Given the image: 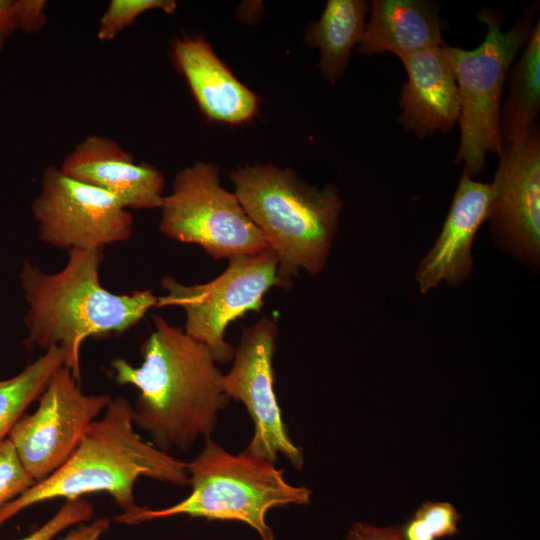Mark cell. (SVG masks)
<instances>
[{
  "label": "cell",
  "mask_w": 540,
  "mask_h": 540,
  "mask_svg": "<svg viewBox=\"0 0 540 540\" xmlns=\"http://www.w3.org/2000/svg\"><path fill=\"white\" fill-rule=\"evenodd\" d=\"M108 518H98L90 524L80 525L71 530L66 536L56 540H99V538L109 529ZM53 540V539H50Z\"/></svg>",
  "instance_id": "28"
},
{
  "label": "cell",
  "mask_w": 540,
  "mask_h": 540,
  "mask_svg": "<svg viewBox=\"0 0 540 540\" xmlns=\"http://www.w3.org/2000/svg\"><path fill=\"white\" fill-rule=\"evenodd\" d=\"M538 7V2L527 6L506 31L502 30L504 16L483 8L478 19L487 33L478 47L467 50L445 45L460 98L461 137L455 163L464 164L471 177L482 173L487 153L502 148L499 115L506 77L532 32Z\"/></svg>",
  "instance_id": "6"
},
{
  "label": "cell",
  "mask_w": 540,
  "mask_h": 540,
  "mask_svg": "<svg viewBox=\"0 0 540 540\" xmlns=\"http://www.w3.org/2000/svg\"><path fill=\"white\" fill-rule=\"evenodd\" d=\"M499 130L502 146L523 143L536 126L540 110V21L511 65L503 90Z\"/></svg>",
  "instance_id": "18"
},
{
  "label": "cell",
  "mask_w": 540,
  "mask_h": 540,
  "mask_svg": "<svg viewBox=\"0 0 540 540\" xmlns=\"http://www.w3.org/2000/svg\"><path fill=\"white\" fill-rule=\"evenodd\" d=\"M111 400L107 394H85L64 365L53 373L38 398L37 409L24 413L7 436L36 483L67 461Z\"/></svg>",
  "instance_id": "11"
},
{
  "label": "cell",
  "mask_w": 540,
  "mask_h": 540,
  "mask_svg": "<svg viewBox=\"0 0 540 540\" xmlns=\"http://www.w3.org/2000/svg\"><path fill=\"white\" fill-rule=\"evenodd\" d=\"M230 178L246 214L277 256L280 277L291 281L301 270L319 274L343 206L337 187L308 185L292 170L273 164L245 166Z\"/></svg>",
  "instance_id": "4"
},
{
  "label": "cell",
  "mask_w": 540,
  "mask_h": 540,
  "mask_svg": "<svg viewBox=\"0 0 540 540\" xmlns=\"http://www.w3.org/2000/svg\"><path fill=\"white\" fill-rule=\"evenodd\" d=\"M278 332L276 320L268 316L243 328L232 367L222 375L220 385L230 400L243 403L251 417L253 436L244 452L274 464L282 455L300 470L304 465L303 451L288 434L274 390L273 358Z\"/></svg>",
  "instance_id": "10"
},
{
  "label": "cell",
  "mask_w": 540,
  "mask_h": 540,
  "mask_svg": "<svg viewBox=\"0 0 540 540\" xmlns=\"http://www.w3.org/2000/svg\"><path fill=\"white\" fill-rule=\"evenodd\" d=\"M19 30L17 0H0V52L8 38Z\"/></svg>",
  "instance_id": "27"
},
{
  "label": "cell",
  "mask_w": 540,
  "mask_h": 540,
  "mask_svg": "<svg viewBox=\"0 0 540 540\" xmlns=\"http://www.w3.org/2000/svg\"><path fill=\"white\" fill-rule=\"evenodd\" d=\"M440 5L427 0H373L358 52L399 57L446 44Z\"/></svg>",
  "instance_id": "17"
},
{
  "label": "cell",
  "mask_w": 540,
  "mask_h": 540,
  "mask_svg": "<svg viewBox=\"0 0 540 540\" xmlns=\"http://www.w3.org/2000/svg\"><path fill=\"white\" fill-rule=\"evenodd\" d=\"M491 183L487 220L497 246L519 262L539 269L540 131L514 147L502 146Z\"/></svg>",
  "instance_id": "12"
},
{
  "label": "cell",
  "mask_w": 540,
  "mask_h": 540,
  "mask_svg": "<svg viewBox=\"0 0 540 540\" xmlns=\"http://www.w3.org/2000/svg\"><path fill=\"white\" fill-rule=\"evenodd\" d=\"M153 322L154 330L140 347L142 364L134 367L116 357L111 369L118 384L138 390L134 426L161 451L187 450L198 438L211 437L230 399L210 350L159 315Z\"/></svg>",
  "instance_id": "1"
},
{
  "label": "cell",
  "mask_w": 540,
  "mask_h": 540,
  "mask_svg": "<svg viewBox=\"0 0 540 540\" xmlns=\"http://www.w3.org/2000/svg\"><path fill=\"white\" fill-rule=\"evenodd\" d=\"M445 45L399 57L407 73L399 122L420 140L451 130L459 120V92Z\"/></svg>",
  "instance_id": "15"
},
{
  "label": "cell",
  "mask_w": 540,
  "mask_h": 540,
  "mask_svg": "<svg viewBox=\"0 0 540 540\" xmlns=\"http://www.w3.org/2000/svg\"><path fill=\"white\" fill-rule=\"evenodd\" d=\"M491 198V184L474 180L463 169L440 235L417 267L415 280L421 293L443 281L458 286L470 276L473 240L487 220Z\"/></svg>",
  "instance_id": "14"
},
{
  "label": "cell",
  "mask_w": 540,
  "mask_h": 540,
  "mask_svg": "<svg viewBox=\"0 0 540 540\" xmlns=\"http://www.w3.org/2000/svg\"><path fill=\"white\" fill-rule=\"evenodd\" d=\"M93 514L92 504L84 498L66 500V503L44 525L29 535L15 540H50L67 527L90 520Z\"/></svg>",
  "instance_id": "24"
},
{
  "label": "cell",
  "mask_w": 540,
  "mask_h": 540,
  "mask_svg": "<svg viewBox=\"0 0 540 540\" xmlns=\"http://www.w3.org/2000/svg\"><path fill=\"white\" fill-rule=\"evenodd\" d=\"M65 351L52 346L17 375L0 380V441L42 394L53 373L65 364Z\"/></svg>",
  "instance_id": "20"
},
{
  "label": "cell",
  "mask_w": 540,
  "mask_h": 540,
  "mask_svg": "<svg viewBox=\"0 0 540 540\" xmlns=\"http://www.w3.org/2000/svg\"><path fill=\"white\" fill-rule=\"evenodd\" d=\"M172 55L209 120L237 125L255 116L259 97L233 75L203 37L176 38Z\"/></svg>",
  "instance_id": "16"
},
{
  "label": "cell",
  "mask_w": 540,
  "mask_h": 540,
  "mask_svg": "<svg viewBox=\"0 0 540 540\" xmlns=\"http://www.w3.org/2000/svg\"><path fill=\"white\" fill-rule=\"evenodd\" d=\"M176 9L177 3L173 0H112L100 19L97 37L110 41L145 12L161 10L173 14Z\"/></svg>",
  "instance_id": "22"
},
{
  "label": "cell",
  "mask_w": 540,
  "mask_h": 540,
  "mask_svg": "<svg viewBox=\"0 0 540 540\" xmlns=\"http://www.w3.org/2000/svg\"><path fill=\"white\" fill-rule=\"evenodd\" d=\"M344 540H404V537L401 525L375 526L359 521L350 526Z\"/></svg>",
  "instance_id": "25"
},
{
  "label": "cell",
  "mask_w": 540,
  "mask_h": 540,
  "mask_svg": "<svg viewBox=\"0 0 540 540\" xmlns=\"http://www.w3.org/2000/svg\"><path fill=\"white\" fill-rule=\"evenodd\" d=\"M292 285L280 277L277 256L268 250L229 259L226 269L207 283L187 285L164 276L160 286L165 294L158 297L157 307L182 308L185 333L204 344L216 362L227 363L235 353L225 339L228 325L250 311H259L270 289Z\"/></svg>",
  "instance_id": "8"
},
{
  "label": "cell",
  "mask_w": 540,
  "mask_h": 540,
  "mask_svg": "<svg viewBox=\"0 0 540 540\" xmlns=\"http://www.w3.org/2000/svg\"><path fill=\"white\" fill-rule=\"evenodd\" d=\"M140 477L189 484L187 463L144 441L134 430L132 405L120 396L90 424L63 465L0 507V526L32 505L57 498H83L95 492L108 493L122 514H132L142 508L134 497V485Z\"/></svg>",
  "instance_id": "3"
},
{
  "label": "cell",
  "mask_w": 540,
  "mask_h": 540,
  "mask_svg": "<svg viewBox=\"0 0 540 540\" xmlns=\"http://www.w3.org/2000/svg\"><path fill=\"white\" fill-rule=\"evenodd\" d=\"M160 209L161 233L201 247L214 260L271 250L234 192L220 185L214 164L197 162L177 172Z\"/></svg>",
  "instance_id": "7"
},
{
  "label": "cell",
  "mask_w": 540,
  "mask_h": 540,
  "mask_svg": "<svg viewBox=\"0 0 540 540\" xmlns=\"http://www.w3.org/2000/svg\"><path fill=\"white\" fill-rule=\"evenodd\" d=\"M368 3L364 0H328L318 21L311 24L306 42L320 50L319 69L334 83L344 74L353 47L361 41Z\"/></svg>",
  "instance_id": "19"
},
{
  "label": "cell",
  "mask_w": 540,
  "mask_h": 540,
  "mask_svg": "<svg viewBox=\"0 0 540 540\" xmlns=\"http://www.w3.org/2000/svg\"><path fill=\"white\" fill-rule=\"evenodd\" d=\"M19 30L34 33L41 30L47 20L44 0H17Z\"/></svg>",
  "instance_id": "26"
},
{
  "label": "cell",
  "mask_w": 540,
  "mask_h": 540,
  "mask_svg": "<svg viewBox=\"0 0 540 540\" xmlns=\"http://www.w3.org/2000/svg\"><path fill=\"white\" fill-rule=\"evenodd\" d=\"M460 514L449 502L422 503L402 526L404 540H438L458 533Z\"/></svg>",
  "instance_id": "21"
},
{
  "label": "cell",
  "mask_w": 540,
  "mask_h": 540,
  "mask_svg": "<svg viewBox=\"0 0 540 540\" xmlns=\"http://www.w3.org/2000/svg\"><path fill=\"white\" fill-rule=\"evenodd\" d=\"M36 481L23 466L17 451L6 437L0 441V507L14 500Z\"/></svg>",
  "instance_id": "23"
},
{
  "label": "cell",
  "mask_w": 540,
  "mask_h": 540,
  "mask_svg": "<svg viewBox=\"0 0 540 540\" xmlns=\"http://www.w3.org/2000/svg\"><path fill=\"white\" fill-rule=\"evenodd\" d=\"M66 175L113 195L126 209L160 208L163 173L148 163H137L115 140L90 135L69 152L59 167Z\"/></svg>",
  "instance_id": "13"
},
{
  "label": "cell",
  "mask_w": 540,
  "mask_h": 540,
  "mask_svg": "<svg viewBox=\"0 0 540 540\" xmlns=\"http://www.w3.org/2000/svg\"><path fill=\"white\" fill-rule=\"evenodd\" d=\"M103 248L72 249L59 272L46 273L26 261L20 283L28 310L24 344L47 350L61 347L64 366L81 382L80 348L88 338L122 334L134 327L158 297L150 290L116 294L99 276Z\"/></svg>",
  "instance_id": "2"
},
{
  "label": "cell",
  "mask_w": 540,
  "mask_h": 540,
  "mask_svg": "<svg viewBox=\"0 0 540 540\" xmlns=\"http://www.w3.org/2000/svg\"><path fill=\"white\" fill-rule=\"evenodd\" d=\"M190 494L167 508L151 510L142 507L132 514L114 519L123 524L187 515L217 521L247 524L260 540H275L266 522L267 512L275 507L307 505L311 490L289 484L282 469L274 463L246 452L232 454L211 437L203 449L187 463Z\"/></svg>",
  "instance_id": "5"
},
{
  "label": "cell",
  "mask_w": 540,
  "mask_h": 540,
  "mask_svg": "<svg viewBox=\"0 0 540 540\" xmlns=\"http://www.w3.org/2000/svg\"><path fill=\"white\" fill-rule=\"evenodd\" d=\"M31 210L40 239L60 249L104 248L133 234L132 214L113 195L54 165L45 168Z\"/></svg>",
  "instance_id": "9"
}]
</instances>
